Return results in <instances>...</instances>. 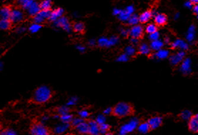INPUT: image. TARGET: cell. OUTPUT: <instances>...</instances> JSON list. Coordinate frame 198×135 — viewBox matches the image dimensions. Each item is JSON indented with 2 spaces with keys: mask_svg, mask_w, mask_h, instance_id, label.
<instances>
[{
  "mask_svg": "<svg viewBox=\"0 0 198 135\" xmlns=\"http://www.w3.org/2000/svg\"><path fill=\"white\" fill-rule=\"evenodd\" d=\"M134 107L131 103L120 102L112 108L111 115L118 119L129 117L134 115Z\"/></svg>",
  "mask_w": 198,
  "mask_h": 135,
  "instance_id": "obj_1",
  "label": "cell"
},
{
  "mask_svg": "<svg viewBox=\"0 0 198 135\" xmlns=\"http://www.w3.org/2000/svg\"><path fill=\"white\" fill-rule=\"evenodd\" d=\"M53 96V91L46 85H41L37 87L32 95V101L36 104H45Z\"/></svg>",
  "mask_w": 198,
  "mask_h": 135,
  "instance_id": "obj_2",
  "label": "cell"
},
{
  "mask_svg": "<svg viewBox=\"0 0 198 135\" xmlns=\"http://www.w3.org/2000/svg\"><path fill=\"white\" fill-rule=\"evenodd\" d=\"M29 131L32 135H49L51 134L50 129L41 122L33 124Z\"/></svg>",
  "mask_w": 198,
  "mask_h": 135,
  "instance_id": "obj_3",
  "label": "cell"
},
{
  "mask_svg": "<svg viewBox=\"0 0 198 135\" xmlns=\"http://www.w3.org/2000/svg\"><path fill=\"white\" fill-rule=\"evenodd\" d=\"M25 19V13L22 8L12 9L9 20L12 24H21Z\"/></svg>",
  "mask_w": 198,
  "mask_h": 135,
  "instance_id": "obj_4",
  "label": "cell"
},
{
  "mask_svg": "<svg viewBox=\"0 0 198 135\" xmlns=\"http://www.w3.org/2000/svg\"><path fill=\"white\" fill-rule=\"evenodd\" d=\"M53 23L55 26L58 28H61L63 30L66 32L70 33L71 31H72V26H71V22H70L69 18H67L65 16H62Z\"/></svg>",
  "mask_w": 198,
  "mask_h": 135,
  "instance_id": "obj_5",
  "label": "cell"
},
{
  "mask_svg": "<svg viewBox=\"0 0 198 135\" xmlns=\"http://www.w3.org/2000/svg\"><path fill=\"white\" fill-rule=\"evenodd\" d=\"M129 35L132 38L136 39H142L144 37V29L143 26L141 25H133L132 28L130 29Z\"/></svg>",
  "mask_w": 198,
  "mask_h": 135,
  "instance_id": "obj_6",
  "label": "cell"
},
{
  "mask_svg": "<svg viewBox=\"0 0 198 135\" xmlns=\"http://www.w3.org/2000/svg\"><path fill=\"white\" fill-rule=\"evenodd\" d=\"M188 129L192 133L198 132V115H192L189 119Z\"/></svg>",
  "mask_w": 198,
  "mask_h": 135,
  "instance_id": "obj_7",
  "label": "cell"
},
{
  "mask_svg": "<svg viewBox=\"0 0 198 135\" xmlns=\"http://www.w3.org/2000/svg\"><path fill=\"white\" fill-rule=\"evenodd\" d=\"M41 10L39 6V2H38L37 1H34L31 6H29L27 9L25 10V12H27V14L30 17H33L34 16L37 14L38 12Z\"/></svg>",
  "mask_w": 198,
  "mask_h": 135,
  "instance_id": "obj_8",
  "label": "cell"
},
{
  "mask_svg": "<svg viewBox=\"0 0 198 135\" xmlns=\"http://www.w3.org/2000/svg\"><path fill=\"white\" fill-rule=\"evenodd\" d=\"M148 123L150 126V129L154 130V129L158 128L160 126L162 125V119L161 117H152L151 118H150L148 120Z\"/></svg>",
  "mask_w": 198,
  "mask_h": 135,
  "instance_id": "obj_9",
  "label": "cell"
},
{
  "mask_svg": "<svg viewBox=\"0 0 198 135\" xmlns=\"http://www.w3.org/2000/svg\"><path fill=\"white\" fill-rule=\"evenodd\" d=\"M138 123H139V121L137 119H136V120L131 121L130 123L123 126L121 129H120V134H123L128 132H131V131H132L135 128L137 127Z\"/></svg>",
  "mask_w": 198,
  "mask_h": 135,
  "instance_id": "obj_10",
  "label": "cell"
},
{
  "mask_svg": "<svg viewBox=\"0 0 198 135\" xmlns=\"http://www.w3.org/2000/svg\"><path fill=\"white\" fill-rule=\"evenodd\" d=\"M78 134H89V124L88 121L84 120L75 127Z\"/></svg>",
  "mask_w": 198,
  "mask_h": 135,
  "instance_id": "obj_11",
  "label": "cell"
},
{
  "mask_svg": "<svg viewBox=\"0 0 198 135\" xmlns=\"http://www.w3.org/2000/svg\"><path fill=\"white\" fill-rule=\"evenodd\" d=\"M64 9L59 7L55 9L51 10V11L50 17L49 19V21H50L51 22H54L55 21H57L58 19H59L60 17L64 16Z\"/></svg>",
  "mask_w": 198,
  "mask_h": 135,
  "instance_id": "obj_12",
  "label": "cell"
},
{
  "mask_svg": "<svg viewBox=\"0 0 198 135\" xmlns=\"http://www.w3.org/2000/svg\"><path fill=\"white\" fill-rule=\"evenodd\" d=\"M154 22L157 26H164L168 24V17L165 14H157L155 16Z\"/></svg>",
  "mask_w": 198,
  "mask_h": 135,
  "instance_id": "obj_13",
  "label": "cell"
},
{
  "mask_svg": "<svg viewBox=\"0 0 198 135\" xmlns=\"http://www.w3.org/2000/svg\"><path fill=\"white\" fill-rule=\"evenodd\" d=\"M153 17V12L152 10H146V11L143 12L141 15L138 16V19H139V23L142 24H146L147 22H149L152 17Z\"/></svg>",
  "mask_w": 198,
  "mask_h": 135,
  "instance_id": "obj_14",
  "label": "cell"
},
{
  "mask_svg": "<svg viewBox=\"0 0 198 135\" xmlns=\"http://www.w3.org/2000/svg\"><path fill=\"white\" fill-rule=\"evenodd\" d=\"M88 122L89 124V134L97 135L101 134L99 125L96 120H89Z\"/></svg>",
  "mask_w": 198,
  "mask_h": 135,
  "instance_id": "obj_15",
  "label": "cell"
},
{
  "mask_svg": "<svg viewBox=\"0 0 198 135\" xmlns=\"http://www.w3.org/2000/svg\"><path fill=\"white\" fill-rule=\"evenodd\" d=\"M72 26V31H74L75 33L79 34H83L86 32V26L85 24L83 22H76L71 24Z\"/></svg>",
  "mask_w": 198,
  "mask_h": 135,
  "instance_id": "obj_16",
  "label": "cell"
},
{
  "mask_svg": "<svg viewBox=\"0 0 198 135\" xmlns=\"http://www.w3.org/2000/svg\"><path fill=\"white\" fill-rule=\"evenodd\" d=\"M184 57H185V53L183 51L179 52L176 55L171 56L170 58V61L171 64L174 65V66H177L183 61Z\"/></svg>",
  "mask_w": 198,
  "mask_h": 135,
  "instance_id": "obj_17",
  "label": "cell"
},
{
  "mask_svg": "<svg viewBox=\"0 0 198 135\" xmlns=\"http://www.w3.org/2000/svg\"><path fill=\"white\" fill-rule=\"evenodd\" d=\"M12 9L11 8V6H7V5L3 6L0 9V19H9Z\"/></svg>",
  "mask_w": 198,
  "mask_h": 135,
  "instance_id": "obj_18",
  "label": "cell"
},
{
  "mask_svg": "<svg viewBox=\"0 0 198 135\" xmlns=\"http://www.w3.org/2000/svg\"><path fill=\"white\" fill-rule=\"evenodd\" d=\"M70 127H70V124L63 123V122H61V124H59V125H57V127H55V128L54 129L53 132L54 134H63V133L66 132Z\"/></svg>",
  "mask_w": 198,
  "mask_h": 135,
  "instance_id": "obj_19",
  "label": "cell"
},
{
  "mask_svg": "<svg viewBox=\"0 0 198 135\" xmlns=\"http://www.w3.org/2000/svg\"><path fill=\"white\" fill-rule=\"evenodd\" d=\"M12 23L9 19H0V30L7 31L12 28Z\"/></svg>",
  "mask_w": 198,
  "mask_h": 135,
  "instance_id": "obj_20",
  "label": "cell"
},
{
  "mask_svg": "<svg viewBox=\"0 0 198 135\" xmlns=\"http://www.w3.org/2000/svg\"><path fill=\"white\" fill-rule=\"evenodd\" d=\"M39 6L41 9L51 10L53 6V1L52 0H41L39 2Z\"/></svg>",
  "mask_w": 198,
  "mask_h": 135,
  "instance_id": "obj_21",
  "label": "cell"
},
{
  "mask_svg": "<svg viewBox=\"0 0 198 135\" xmlns=\"http://www.w3.org/2000/svg\"><path fill=\"white\" fill-rule=\"evenodd\" d=\"M43 27L42 24H36V23H31L30 24V26L28 27L27 30L31 33V34H36Z\"/></svg>",
  "mask_w": 198,
  "mask_h": 135,
  "instance_id": "obj_22",
  "label": "cell"
},
{
  "mask_svg": "<svg viewBox=\"0 0 198 135\" xmlns=\"http://www.w3.org/2000/svg\"><path fill=\"white\" fill-rule=\"evenodd\" d=\"M138 129L140 131V133H142V134H146V133H148L149 131H151L148 122H145L140 124L138 127Z\"/></svg>",
  "mask_w": 198,
  "mask_h": 135,
  "instance_id": "obj_23",
  "label": "cell"
},
{
  "mask_svg": "<svg viewBox=\"0 0 198 135\" xmlns=\"http://www.w3.org/2000/svg\"><path fill=\"white\" fill-rule=\"evenodd\" d=\"M181 71L183 72L185 74H187L190 71V60L189 58L185 59L183 61V64L181 66Z\"/></svg>",
  "mask_w": 198,
  "mask_h": 135,
  "instance_id": "obj_24",
  "label": "cell"
},
{
  "mask_svg": "<svg viewBox=\"0 0 198 135\" xmlns=\"http://www.w3.org/2000/svg\"><path fill=\"white\" fill-rule=\"evenodd\" d=\"M163 46V43L160 40H155V41H152L151 44H150V49L153 51H158L160 49L162 48V47Z\"/></svg>",
  "mask_w": 198,
  "mask_h": 135,
  "instance_id": "obj_25",
  "label": "cell"
},
{
  "mask_svg": "<svg viewBox=\"0 0 198 135\" xmlns=\"http://www.w3.org/2000/svg\"><path fill=\"white\" fill-rule=\"evenodd\" d=\"M177 47H180V48H183V49H187L188 48V45L186 43H185V41H182V40H176L174 43L172 44V48H177Z\"/></svg>",
  "mask_w": 198,
  "mask_h": 135,
  "instance_id": "obj_26",
  "label": "cell"
},
{
  "mask_svg": "<svg viewBox=\"0 0 198 135\" xmlns=\"http://www.w3.org/2000/svg\"><path fill=\"white\" fill-rule=\"evenodd\" d=\"M150 46L146 43H142V44L140 45L139 49H138V53L141 54H146L150 53Z\"/></svg>",
  "mask_w": 198,
  "mask_h": 135,
  "instance_id": "obj_27",
  "label": "cell"
},
{
  "mask_svg": "<svg viewBox=\"0 0 198 135\" xmlns=\"http://www.w3.org/2000/svg\"><path fill=\"white\" fill-rule=\"evenodd\" d=\"M73 117V115H71V114L68 113L66 114V115H60L59 117V120L61 121V122L63 123H69L70 124V122H71Z\"/></svg>",
  "mask_w": 198,
  "mask_h": 135,
  "instance_id": "obj_28",
  "label": "cell"
},
{
  "mask_svg": "<svg viewBox=\"0 0 198 135\" xmlns=\"http://www.w3.org/2000/svg\"><path fill=\"white\" fill-rule=\"evenodd\" d=\"M131 14H130L129 12H128L126 9L120 10V13L118 14V19H120V20L125 22V21L128 20L129 17H131Z\"/></svg>",
  "mask_w": 198,
  "mask_h": 135,
  "instance_id": "obj_29",
  "label": "cell"
},
{
  "mask_svg": "<svg viewBox=\"0 0 198 135\" xmlns=\"http://www.w3.org/2000/svg\"><path fill=\"white\" fill-rule=\"evenodd\" d=\"M157 26L155 25V24H149L148 25H147L146 28H145V32L148 34H153V33L157 32Z\"/></svg>",
  "mask_w": 198,
  "mask_h": 135,
  "instance_id": "obj_30",
  "label": "cell"
},
{
  "mask_svg": "<svg viewBox=\"0 0 198 135\" xmlns=\"http://www.w3.org/2000/svg\"><path fill=\"white\" fill-rule=\"evenodd\" d=\"M57 112L59 115H66L70 113V108L67 105H64V106L59 107L57 109Z\"/></svg>",
  "mask_w": 198,
  "mask_h": 135,
  "instance_id": "obj_31",
  "label": "cell"
},
{
  "mask_svg": "<svg viewBox=\"0 0 198 135\" xmlns=\"http://www.w3.org/2000/svg\"><path fill=\"white\" fill-rule=\"evenodd\" d=\"M192 115V112L189 111V110H184L178 116L181 120H188L190 118V117Z\"/></svg>",
  "mask_w": 198,
  "mask_h": 135,
  "instance_id": "obj_32",
  "label": "cell"
},
{
  "mask_svg": "<svg viewBox=\"0 0 198 135\" xmlns=\"http://www.w3.org/2000/svg\"><path fill=\"white\" fill-rule=\"evenodd\" d=\"M32 18V22L33 23H36V24H42L44 22L46 21V19L44 18L42 16H41L39 14H36L35 16H34L33 17H31Z\"/></svg>",
  "mask_w": 198,
  "mask_h": 135,
  "instance_id": "obj_33",
  "label": "cell"
},
{
  "mask_svg": "<svg viewBox=\"0 0 198 135\" xmlns=\"http://www.w3.org/2000/svg\"><path fill=\"white\" fill-rule=\"evenodd\" d=\"M168 54H169V51H168L161 50V49H160V50L157 51V52L155 53V56H156L157 58L163 59L168 57Z\"/></svg>",
  "mask_w": 198,
  "mask_h": 135,
  "instance_id": "obj_34",
  "label": "cell"
},
{
  "mask_svg": "<svg viewBox=\"0 0 198 135\" xmlns=\"http://www.w3.org/2000/svg\"><path fill=\"white\" fill-rule=\"evenodd\" d=\"M83 120H84V119L81 118L80 117H73L72 120H71V122H70V127L75 128L78 124H80L81 122H83Z\"/></svg>",
  "mask_w": 198,
  "mask_h": 135,
  "instance_id": "obj_35",
  "label": "cell"
},
{
  "mask_svg": "<svg viewBox=\"0 0 198 135\" xmlns=\"http://www.w3.org/2000/svg\"><path fill=\"white\" fill-rule=\"evenodd\" d=\"M128 22L130 25H136L138 23H139L138 16L136 14H131V17H129Z\"/></svg>",
  "mask_w": 198,
  "mask_h": 135,
  "instance_id": "obj_36",
  "label": "cell"
},
{
  "mask_svg": "<svg viewBox=\"0 0 198 135\" xmlns=\"http://www.w3.org/2000/svg\"><path fill=\"white\" fill-rule=\"evenodd\" d=\"M0 134L1 135H17V132L13 129L11 128H8V129H5L4 130L0 131Z\"/></svg>",
  "mask_w": 198,
  "mask_h": 135,
  "instance_id": "obj_37",
  "label": "cell"
},
{
  "mask_svg": "<svg viewBox=\"0 0 198 135\" xmlns=\"http://www.w3.org/2000/svg\"><path fill=\"white\" fill-rule=\"evenodd\" d=\"M99 125V128H100V131L101 133H106L107 131H108L111 129V126L109 124H107L104 122V123L100 124Z\"/></svg>",
  "mask_w": 198,
  "mask_h": 135,
  "instance_id": "obj_38",
  "label": "cell"
},
{
  "mask_svg": "<svg viewBox=\"0 0 198 135\" xmlns=\"http://www.w3.org/2000/svg\"><path fill=\"white\" fill-rule=\"evenodd\" d=\"M36 1H37V0H25L23 4L21 5L20 7L22 8L24 11H25L29 6H31V5Z\"/></svg>",
  "mask_w": 198,
  "mask_h": 135,
  "instance_id": "obj_39",
  "label": "cell"
},
{
  "mask_svg": "<svg viewBox=\"0 0 198 135\" xmlns=\"http://www.w3.org/2000/svg\"><path fill=\"white\" fill-rule=\"evenodd\" d=\"M78 117H80L82 119H86L87 117H88L90 116V113H89L88 111H87V110H80V111L78 112Z\"/></svg>",
  "mask_w": 198,
  "mask_h": 135,
  "instance_id": "obj_40",
  "label": "cell"
},
{
  "mask_svg": "<svg viewBox=\"0 0 198 135\" xmlns=\"http://www.w3.org/2000/svg\"><path fill=\"white\" fill-rule=\"evenodd\" d=\"M27 30V28L24 25H19L16 27L15 29V31L17 34H24V32H26Z\"/></svg>",
  "mask_w": 198,
  "mask_h": 135,
  "instance_id": "obj_41",
  "label": "cell"
},
{
  "mask_svg": "<svg viewBox=\"0 0 198 135\" xmlns=\"http://www.w3.org/2000/svg\"><path fill=\"white\" fill-rule=\"evenodd\" d=\"M136 53V51L133 46H128L125 48V54H127L129 56H133Z\"/></svg>",
  "mask_w": 198,
  "mask_h": 135,
  "instance_id": "obj_42",
  "label": "cell"
},
{
  "mask_svg": "<svg viewBox=\"0 0 198 135\" xmlns=\"http://www.w3.org/2000/svg\"><path fill=\"white\" fill-rule=\"evenodd\" d=\"M77 102H78V98L75 97H71L69 100V101H68V103H66V105H67V106H70V105H74L76 104Z\"/></svg>",
  "mask_w": 198,
  "mask_h": 135,
  "instance_id": "obj_43",
  "label": "cell"
},
{
  "mask_svg": "<svg viewBox=\"0 0 198 135\" xmlns=\"http://www.w3.org/2000/svg\"><path fill=\"white\" fill-rule=\"evenodd\" d=\"M159 36H160V34H159V33L157 31V32H155V33H153V34H150V36H149V38H150L152 41H155V40L158 39Z\"/></svg>",
  "mask_w": 198,
  "mask_h": 135,
  "instance_id": "obj_44",
  "label": "cell"
},
{
  "mask_svg": "<svg viewBox=\"0 0 198 135\" xmlns=\"http://www.w3.org/2000/svg\"><path fill=\"white\" fill-rule=\"evenodd\" d=\"M96 121L99 124H102L105 122V121H106V118H105L104 115H99V116L96 117Z\"/></svg>",
  "mask_w": 198,
  "mask_h": 135,
  "instance_id": "obj_45",
  "label": "cell"
},
{
  "mask_svg": "<svg viewBox=\"0 0 198 135\" xmlns=\"http://www.w3.org/2000/svg\"><path fill=\"white\" fill-rule=\"evenodd\" d=\"M108 41V40L106 39V38H101L99 41V44L100 46H107Z\"/></svg>",
  "mask_w": 198,
  "mask_h": 135,
  "instance_id": "obj_46",
  "label": "cell"
},
{
  "mask_svg": "<svg viewBox=\"0 0 198 135\" xmlns=\"http://www.w3.org/2000/svg\"><path fill=\"white\" fill-rule=\"evenodd\" d=\"M128 60V56L125 53L123 54V55L120 56L117 59V61H126Z\"/></svg>",
  "mask_w": 198,
  "mask_h": 135,
  "instance_id": "obj_47",
  "label": "cell"
},
{
  "mask_svg": "<svg viewBox=\"0 0 198 135\" xmlns=\"http://www.w3.org/2000/svg\"><path fill=\"white\" fill-rule=\"evenodd\" d=\"M126 10H127L128 12H129L131 14H133V13L134 11H135V9L133 7V6H132V5H131V6H128L127 8L125 9Z\"/></svg>",
  "mask_w": 198,
  "mask_h": 135,
  "instance_id": "obj_48",
  "label": "cell"
},
{
  "mask_svg": "<svg viewBox=\"0 0 198 135\" xmlns=\"http://www.w3.org/2000/svg\"><path fill=\"white\" fill-rule=\"evenodd\" d=\"M192 11H193L194 14L197 15V13H198V5L197 4L193 5V6H192Z\"/></svg>",
  "mask_w": 198,
  "mask_h": 135,
  "instance_id": "obj_49",
  "label": "cell"
},
{
  "mask_svg": "<svg viewBox=\"0 0 198 135\" xmlns=\"http://www.w3.org/2000/svg\"><path fill=\"white\" fill-rule=\"evenodd\" d=\"M185 6H186V7H187V8L192 9V6H193V4H192V3L191 2V1H186V2H185Z\"/></svg>",
  "mask_w": 198,
  "mask_h": 135,
  "instance_id": "obj_50",
  "label": "cell"
},
{
  "mask_svg": "<svg viewBox=\"0 0 198 135\" xmlns=\"http://www.w3.org/2000/svg\"><path fill=\"white\" fill-rule=\"evenodd\" d=\"M77 49H78V50L81 53H83L84 51H85L86 48L84 46H83V45H77Z\"/></svg>",
  "mask_w": 198,
  "mask_h": 135,
  "instance_id": "obj_51",
  "label": "cell"
},
{
  "mask_svg": "<svg viewBox=\"0 0 198 135\" xmlns=\"http://www.w3.org/2000/svg\"><path fill=\"white\" fill-rule=\"evenodd\" d=\"M111 112H112V108H109L103 112V114H104V115H111Z\"/></svg>",
  "mask_w": 198,
  "mask_h": 135,
  "instance_id": "obj_52",
  "label": "cell"
},
{
  "mask_svg": "<svg viewBox=\"0 0 198 135\" xmlns=\"http://www.w3.org/2000/svg\"><path fill=\"white\" fill-rule=\"evenodd\" d=\"M121 34L123 35L124 36H125V37H127L128 36H129V31H127V30H122L121 31Z\"/></svg>",
  "mask_w": 198,
  "mask_h": 135,
  "instance_id": "obj_53",
  "label": "cell"
},
{
  "mask_svg": "<svg viewBox=\"0 0 198 135\" xmlns=\"http://www.w3.org/2000/svg\"><path fill=\"white\" fill-rule=\"evenodd\" d=\"M49 119V117L47 116V115H44L43 117H42L41 118V122H46Z\"/></svg>",
  "mask_w": 198,
  "mask_h": 135,
  "instance_id": "obj_54",
  "label": "cell"
},
{
  "mask_svg": "<svg viewBox=\"0 0 198 135\" xmlns=\"http://www.w3.org/2000/svg\"><path fill=\"white\" fill-rule=\"evenodd\" d=\"M120 9H113V14L115 15H118V14L120 13Z\"/></svg>",
  "mask_w": 198,
  "mask_h": 135,
  "instance_id": "obj_55",
  "label": "cell"
},
{
  "mask_svg": "<svg viewBox=\"0 0 198 135\" xmlns=\"http://www.w3.org/2000/svg\"><path fill=\"white\" fill-rule=\"evenodd\" d=\"M24 1H25V0H17V4L20 6L21 5H22L24 2Z\"/></svg>",
  "mask_w": 198,
  "mask_h": 135,
  "instance_id": "obj_56",
  "label": "cell"
},
{
  "mask_svg": "<svg viewBox=\"0 0 198 135\" xmlns=\"http://www.w3.org/2000/svg\"><path fill=\"white\" fill-rule=\"evenodd\" d=\"M3 68H4V63L1 61H0V71H2Z\"/></svg>",
  "mask_w": 198,
  "mask_h": 135,
  "instance_id": "obj_57",
  "label": "cell"
},
{
  "mask_svg": "<svg viewBox=\"0 0 198 135\" xmlns=\"http://www.w3.org/2000/svg\"><path fill=\"white\" fill-rule=\"evenodd\" d=\"M189 1H191V2L192 3V4H193V5L197 4V3H198V0H189Z\"/></svg>",
  "mask_w": 198,
  "mask_h": 135,
  "instance_id": "obj_58",
  "label": "cell"
},
{
  "mask_svg": "<svg viewBox=\"0 0 198 135\" xmlns=\"http://www.w3.org/2000/svg\"><path fill=\"white\" fill-rule=\"evenodd\" d=\"M1 124H0V129H1Z\"/></svg>",
  "mask_w": 198,
  "mask_h": 135,
  "instance_id": "obj_59",
  "label": "cell"
}]
</instances>
